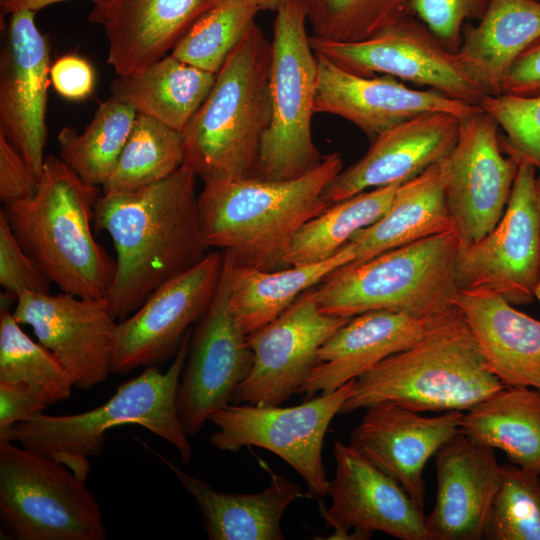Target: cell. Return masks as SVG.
<instances>
[{
  "mask_svg": "<svg viewBox=\"0 0 540 540\" xmlns=\"http://www.w3.org/2000/svg\"><path fill=\"white\" fill-rule=\"evenodd\" d=\"M480 107L497 122L504 154L540 171V96L486 95Z\"/></svg>",
  "mask_w": 540,
  "mask_h": 540,
  "instance_id": "obj_40",
  "label": "cell"
},
{
  "mask_svg": "<svg viewBox=\"0 0 540 540\" xmlns=\"http://www.w3.org/2000/svg\"><path fill=\"white\" fill-rule=\"evenodd\" d=\"M535 191H536V197H537L539 211H540V174L538 177H536Z\"/></svg>",
  "mask_w": 540,
  "mask_h": 540,
  "instance_id": "obj_49",
  "label": "cell"
},
{
  "mask_svg": "<svg viewBox=\"0 0 540 540\" xmlns=\"http://www.w3.org/2000/svg\"><path fill=\"white\" fill-rule=\"evenodd\" d=\"M7 306L0 310V382L21 384L47 405L70 398L72 379L58 358L21 328Z\"/></svg>",
  "mask_w": 540,
  "mask_h": 540,
  "instance_id": "obj_36",
  "label": "cell"
},
{
  "mask_svg": "<svg viewBox=\"0 0 540 540\" xmlns=\"http://www.w3.org/2000/svg\"><path fill=\"white\" fill-rule=\"evenodd\" d=\"M501 94L540 96V38L522 52L505 75Z\"/></svg>",
  "mask_w": 540,
  "mask_h": 540,
  "instance_id": "obj_46",
  "label": "cell"
},
{
  "mask_svg": "<svg viewBox=\"0 0 540 540\" xmlns=\"http://www.w3.org/2000/svg\"><path fill=\"white\" fill-rule=\"evenodd\" d=\"M252 364L247 335L229 305L228 262L224 253L218 288L191 334L177 389L178 416L188 436L197 434L214 411L230 404Z\"/></svg>",
  "mask_w": 540,
  "mask_h": 540,
  "instance_id": "obj_13",
  "label": "cell"
},
{
  "mask_svg": "<svg viewBox=\"0 0 540 540\" xmlns=\"http://www.w3.org/2000/svg\"><path fill=\"white\" fill-rule=\"evenodd\" d=\"M454 304L490 371L505 386L540 390V320L484 289H459Z\"/></svg>",
  "mask_w": 540,
  "mask_h": 540,
  "instance_id": "obj_26",
  "label": "cell"
},
{
  "mask_svg": "<svg viewBox=\"0 0 540 540\" xmlns=\"http://www.w3.org/2000/svg\"><path fill=\"white\" fill-rule=\"evenodd\" d=\"M196 178L183 164L153 185L99 196L94 229L109 234L116 252L114 278L104 299L118 322L207 254Z\"/></svg>",
  "mask_w": 540,
  "mask_h": 540,
  "instance_id": "obj_1",
  "label": "cell"
},
{
  "mask_svg": "<svg viewBox=\"0 0 540 540\" xmlns=\"http://www.w3.org/2000/svg\"><path fill=\"white\" fill-rule=\"evenodd\" d=\"M535 168L520 164L504 214L480 240L460 247L459 289H484L511 305L534 301L540 271V211Z\"/></svg>",
  "mask_w": 540,
  "mask_h": 540,
  "instance_id": "obj_12",
  "label": "cell"
},
{
  "mask_svg": "<svg viewBox=\"0 0 540 540\" xmlns=\"http://www.w3.org/2000/svg\"><path fill=\"white\" fill-rule=\"evenodd\" d=\"M535 298L540 302V271H539V278H538L536 291H535Z\"/></svg>",
  "mask_w": 540,
  "mask_h": 540,
  "instance_id": "obj_50",
  "label": "cell"
},
{
  "mask_svg": "<svg viewBox=\"0 0 540 540\" xmlns=\"http://www.w3.org/2000/svg\"><path fill=\"white\" fill-rule=\"evenodd\" d=\"M336 469L328 481L330 506L321 510L329 539L366 540L383 532L400 540H432L424 509L392 477L350 444L336 441Z\"/></svg>",
  "mask_w": 540,
  "mask_h": 540,
  "instance_id": "obj_17",
  "label": "cell"
},
{
  "mask_svg": "<svg viewBox=\"0 0 540 540\" xmlns=\"http://www.w3.org/2000/svg\"><path fill=\"white\" fill-rule=\"evenodd\" d=\"M505 385L490 371L461 312L355 380L340 413L383 402L415 412L468 411Z\"/></svg>",
  "mask_w": 540,
  "mask_h": 540,
  "instance_id": "obj_6",
  "label": "cell"
},
{
  "mask_svg": "<svg viewBox=\"0 0 540 540\" xmlns=\"http://www.w3.org/2000/svg\"><path fill=\"white\" fill-rule=\"evenodd\" d=\"M245 1L256 6L259 9V11H264V10L275 11L283 0H245Z\"/></svg>",
  "mask_w": 540,
  "mask_h": 540,
  "instance_id": "obj_48",
  "label": "cell"
},
{
  "mask_svg": "<svg viewBox=\"0 0 540 540\" xmlns=\"http://www.w3.org/2000/svg\"><path fill=\"white\" fill-rule=\"evenodd\" d=\"M39 176L22 155L0 135V199L6 204L33 196Z\"/></svg>",
  "mask_w": 540,
  "mask_h": 540,
  "instance_id": "obj_43",
  "label": "cell"
},
{
  "mask_svg": "<svg viewBox=\"0 0 540 540\" xmlns=\"http://www.w3.org/2000/svg\"><path fill=\"white\" fill-rule=\"evenodd\" d=\"M476 26L462 30L461 65L486 95L501 94L509 68L540 38V2L490 0Z\"/></svg>",
  "mask_w": 540,
  "mask_h": 540,
  "instance_id": "obj_29",
  "label": "cell"
},
{
  "mask_svg": "<svg viewBox=\"0 0 540 540\" xmlns=\"http://www.w3.org/2000/svg\"><path fill=\"white\" fill-rule=\"evenodd\" d=\"M355 380L292 407L228 404L210 415L217 430L209 442L220 451L269 450L303 478L311 496L324 497L329 481L322 461L325 434L352 395Z\"/></svg>",
  "mask_w": 540,
  "mask_h": 540,
  "instance_id": "obj_10",
  "label": "cell"
},
{
  "mask_svg": "<svg viewBox=\"0 0 540 540\" xmlns=\"http://www.w3.org/2000/svg\"><path fill=\"white\" fill-rule=\"evenodd\" d=\"M460 247L453 228L344 265L314 288L317 305L323 313L339 317L374 310L419 316L452 312L457 309Z\"/></svg>",
  "mask_w": 540,
  "mask_h": 540,
  "instance_id": "obj_7",
  "label": "cell"
},
{
  "mask_svg": "<svg viewBox=\"0 0 540 540\" xmlns=\"http://www.w3.org/2000/svg\"><path fill=\"white\" fill-rule=\"evenodd\" d=\"M484 538L540 540V474L501 465V484L492 501Z\"/></svg>",
  "mask_w": 540,
  "mask_h": 540,
  "instance_id": "obj_39",
  "label": "cell"
},
{
  "mask_svg": "<svg viewBox=\"0 0 540 540\" xmlns=\"http://www.w3.org/2000/svg\"><path fill=\"white\" fill-rule=\"evenodd\" d=\"M224 252L198 263L157 288L131 315L117 323L112 373L157 365L178 350L189 326L208 309L219 285Z\"/></svg>",
  "mask_w": 540,
  "mask_h": 540,
  "instance_id": "obj_14",
  "label": "cell"
},
{
  "mask_svg": "<svg viewBox=\"0 0 540 540\" xmlns=\"http://www.w3.org/2000/svg\"><path fill=\"white\" fill-rule=\"evenodd\" d=\"M184 161L182 132L137 113L103 193H131L153 185L173 174Z\"/></svg>",
  "mask_w": 540,
  "mask_h": 540,
  "instance_id": "obj_35",
  "label": "cell"
},
{
  "mask_svg": "<svg viewBox=\"0 0 540 540\" xmlns=\"http://www.w3.org/2000/svg\"><path fill=\"white\" fill-rule=\"evenodd\" d=\"M490 0H411L413 12L451 51L457 52L464 22L480 19Z\"/></svg>",
  "mask_w": 540,
  "mask_h": 540,
  "instance_id": "obj_41",
  "label": "cell"
},
{
  "mask_svg": "<svg viewBox=\"0 0 540 540\" xmlns=\"http://www.w3.org/2000/svg\"><path fill=\"white\" fill-rule=\"evenodd\" d=\"M309 42L315 53L358 75L392 76L472 105L480 106L486 96L457 53L408 15L360 42H334L313 35Z\"/></svg>",
  "mask_w": 540,
  "mask_h": 540,
  "instance_id": "obj_11",
  "label": "cell"
},
{
  "mask_svg": "<svg viewBox=\"0 0 540 540\" xmlns=\"http://www.w3.org/2000/svg\"><path fill=\"white\" fill-rule=\"evenodd\" d=\"M272 44L254 22L183 130L185 161L204 183L254 177L271 120Z\"/></svg>",
  "mask_w": 540,
  "mask_h": 540,
  "instance_id": "obj_4",
  "label": "cell"
},
{
  "mask_svg": "<svg viewBox=\"0 0 540 540\" xmlns=\"http://www.w3.org/2000/svg\"><path fill=\"white\" fill-rule=\"evenodd\" d=\"M14 317L32 328L69 373L74 387L89 390L112 372L118 321L104 298H83L25 291L17 298Z\"/></svg>",
  "mask_w": 540,
  "mask_h": 540,
  "instance_id": "obj_18",
  "label": "cell"
},
{
  "mask_svg": "<svg viewBox=\"0 0 540 540\" xmlns=\"http://www.w3.org/2000/svg\"><path fill=\"white\" fill-rule=\"evenodd\" d=\"M434 457L436 500L425 519L432 540L484 538L491 504L501 484L495 449L460 431Z\"/></svg>",
  "mask_w": 540,
  "mask_h": 540,
  "instance_id": "obj_24",
  "label": "cell"
},
{
  "mask_svg": "<svg viewBox=\"0 0 540 540\" xmlns=\"http://www.w3.org/2000/svg\"><path fill=\"white\" fill-rule=\"evenodd\" d=\"M50 81L63 98L80 101L92 94L95 74L88 60L76 54H67L51 65Z\"/></svg>",
  "mask_w": 540,
  "mask_h": 540,
  "instance_id": "obj_44",
  "label": "cell"
},
{
  "mask_svg": "<svg viewBox=\"0 0 540 540\" xmlns=\"http://www.w3.org/2000/svg\"><path fill=\"white\" fill-rule=\"evenodd\" d=\"M398 186L363 191L333 203L304 223L283 256V267L313 264L333 257L356 232L386 213Z\"/></svg>",
  "mask_w": 540,
  "mask_h": 540,
  "instance_id": "obj_33",
  "label": "cell"
},
{
  "mask_svg": "<svg viewBox=\"0 0 540 540\" xmlns=\"http://www.w3.org/2000/svg\"><path fill=\"white\" fill-rule=\"evenodd\" d=\"M536 1H538V0H536Z\"/></svg>",
  "mask_w": 540,
  "mask_h": 540,
  "instance_id": "obj_51",
  "label": "cell"
},
{
  "mask_svg": "<svg viewBox=\"0 0 540 540\" xmlns=\"http://www.w3.org/2000/svg\"><path fill=\"white\" fill-rule=\"evenodd\" d=\"M447 175L446 157L399 185L386 213L348 241L353 260L347 265L365 262L386 251L453 229L444 197Z\"/></svg>",
  "mask_w": 540,
  "mask_h": 540,
  "instance_id": "obj_28",
  "label": "cell"
},
{
  "mask_svg": "<svg viewBox=\"0 0 540 540\" xmlns=\"http://www.w3.org/2000/svg\"><path fill=\"white\" fill-rule=\"evenodd\" d=\"M460 119L446 112H429L384 131L367 152L342 169L325 187L329 204L366 190L401 185L442 161L458 139Z\"/></svg>",
  "mask_w": 540,
  "mask_h": 540,
  "instance_id": "obj_22",
  "label": "cell"
},
{
  "mask_svg": "<svg viewBox=\"0 0 540 540\" xmlns=\"http://www.w3.org/2000/svg\"><path fill=\"white\" fill-rule=\"evenodd\" d=\"M459 312L457 308L446 314L419 316L374 310L353 316L319 348L317 364L298 393L312 397L333 392L383 359L412 347Z\"/></svg>",
  "mask_w": 540,
  "mask_h": 540,
  "instance_id": "obj_23",
  "label": "cell"
},
{
  "mask_svg": "<svg viewBox=\"0 0 540 540\" xmlns=\"http://www.w3.org/2000/svg\"><path fill=\"white\" fill-rule=\"evenodd\" d=\"M224 253L228 262L229 305L247 336L272 322L305 291L353 260L347 244L327 260L277 270L238 265Z\"/></svg>",
  "mask_w": 540,
  "mask_h": 540,
  "instance_id": "obj_30",
  "label": "cell"
},
{
  "mask_svg": "<svg viewBox=\"0 0 540 540\" xmlns=\"http://www.w3.org/2000/svg\"><path fill=\"white\" fill-rule=\"evenodd\" d=\"M64 1H70V0H11L5 5L1 6V19L3 18V15L10 14L17 10L27 9L32 10L35 12H38L39 10ZM92 2H96L97 0H89Z\"/></svg>",
  "mask_w": 540,
  "mask_h": 540,
  "instance_id": "obj_47",
  "label": "cell"
},
{
  "mask_svg": "<svg viewBox=\"0 0 540 540\" xmlns=\"http://www.w3.org/2000/svg\"><path fill=\"white\" fill-rule=\"evenodd\" d=\"M37 12L10 13L0 56V135L40 177L47 140L50 47Z\"/></svg>",
  "mask_w": 540,
  "mask_h": 540,
  "instance_id": "obj_19",
  "label": "cell"
},
{
  "mask_svg": "<svg viewBox=\"0 0 540 540\" xmlns=\"http://www.w3.org/2000/svg\"><path fill=\"white\" fill-rule=\"evenodd\" d=\"M463 415L449 411L426 417L395 402L383 401L367 408L351 433L350 445L396 480L424 509V467L449 438L460 432Z\"/></svg>",
  "mask_w": 540,
  "mask_h": 540,
  "instance_id": "obj_21",
  "label": "cell"
},
{
  "mask_svg": "<svg viewBox=\"0 0 540 540\" xmlns=\"http://www.w3.org/2000/svg\"><path fill=\"white\" fill-rule=\"evenodd\" d=\"M98 186L47 155L36 193L4 204L15 237L51 283L83 298H105L116 261L93 236Z\"/></svg>",
  "mask_w": 540,
  "mask_h": 540,
  "instance_id": "obj_3",
  "label": "cell"
},
{
  "mask_svg": "<svg viewBox=\"0 0 540 540\" xmlns=\"http://www.w3.org/2000/svg\"><path fill=\"white\" fill-rule=\"evenodd\" d=\"M460 431L540 474V390L504 386L463 415Z\"/></svg>",
  "mask_w": 540,
  "mask_h": 540,
  "instance_id": "obj_32",
  "label": "cell"
},
{
  "mask_svg": "<svg viewBox=\"0 0 540 540\" xmlns=\"http://www.w3.org/2000/svg\"><path fill=\"white\" fill-rule=\"evenodd\" d=\"M258 12L256 6L245 0H221L186 32L170 54L202 70L218 73Z\"/></svg>",
  "mask_w": 540,
  "mask_h": 540,
  "instance_id": "obj_37",
  "label": "cell"
},
{
  "mask_svg": "<svg viewBox=\"0 0 540 540\" xmlns=\"http://www.w3.org/2000/svg\"><path fill=\"white\" fill-rule=\"evenodd\" d=\"M192 331L183 337L169 368L161 372L148 366L123 382L103 405L73 415L39 416L16 423L8 440L47 455L84 480L89 456H99L107 430L120 425H139L173 445L184 463L192 449L177 411V389L187 359Z\"/></svg>",
  "mask_w": 540,
  "mask_h": 540,
  "instance_id": "obj_5",
  "label": "cell"
},
{
  "mask_svg": "<svg viewBox=\"0 0 540 540\" xmlns=\"http://www.w3.org/2000/svg\"><path fill=\"white\" fill-rule=\"evenodd\" d=\"M275 12L271 120L260 146L254 177L285 181L311 172L324 156L312 138L318 64L306 29L304 0H283Z\"/></svg>",
  "mask_w": 540,
  "mask_h": 540,
  "instance_id": "obj_8",
  "label": "cell"
},
{
  "mask_svg": "<svg viewBox=\"0 0 540 540\" xmlns=\"http://www.w3.org/2000/svg\"><path fill=\"white\" fill-rule=\"evenodd\" d=\"M503 154L491 115L481 109L460 119L444 197L461 246L483 238L504 214L519 165Z\"/></svg>",
  "mask_w": 540,
  "mask_h": 540,
  "instance_id": "obj_15",
  "label": "cell"
},
{
  "mask_svg": "<svg viewBox=\"0 0 540 540\" xmlns=\"http://www.w3.org/2000/svg\"><path fill=\"white\" fill-rule=\"evenodd\" d=\"M315 54L318 64L315 113L339 116L372 139L424 113L446 112L463 119L482 109L433 89L409 88L392 76L358 75Z\"/></svg>",
  "mask_w": 540,
  "mask_h": 540,
  "instance_id": "obj_20",
  "label": "cell"
},
{
  "mask_svg": "<svg viewBox=\"0 0 540 540\" xmlns=\"http://www.w3.org/2000/svg\"><path fill=\"white\" fill-rule=\"evenodd\" d=\"M0 285L15 298L25 291L50 293V280L22 248L0 211Z\"/></svg>",
  "mask_w": 540,
  "mask_h": 540,
  "instance_id": "obj_42",
  "label": "cell"
},
{
  "mask_svg": "<svg viewBox=\"0 0 540 540\" xmlns=\"http://www.w3.org/2000/svg\"><path fill=\"white\" fill-rule=\"evenodd\" d=\"M46 407L47 404L26 386L0 382V440H8L16 423L43 414Z\"/></svg>",
  "mask_w": 540,
  "mask_h": 540,
  "instance_id": "obj_45",
  "label": "cell"
},
{
  "mask_svg": "<svg viewBox=\"0 0 540 540\" xmlns=\"http://www.w3.org/2000/svg\"><path fill=\"white\" fill-rule=\"evenodd\" d=\"M411 0H304L312 35L334 42H360L409 12Z\"/></svg>",
  "mask_w": 540,
  "mask_h": 540,
  "instance_id": "obj_38",
  "label": "cell"
},
{
  "mask_svg": "<svg viewBox=\"0 0 540 540\" xmlns=\"http://www.w3.org/2000/svg\"><path fill=\"white\" fill-rule=\"evenodd\" d=\"M0 514L18 540H104L100 504L68 467L0 440Z\"/></svg>",
  "mask_w": 540,
  "mask_h": 540,
  "instance_id": "obj_9",
  "label": "cell"
},
{
  "mask_svg": "<svg viewBox=\"0 0 540 540\" xmlns=\"http://www.w3.org/2000/svg\"><path fill=\"white\" fill-rule=\"evenodd\" d=\"M137 111L111 95L96 108L82 132L64 126L57 135L59 157L85 182L104 185L132 130Z\"/></svg>",
  "mask_w": 540,
  "mask_h": 540,
  "instance_id": "obj_34",
  "label": "cell"
},
{
  "mask_svg": "<svg viewBox=\"0 0 540 540\" xmlns=\"http://www.w3.org/2000/svg\"><path fill=\"white\" fill-rule=\"evenodd\" d=\"M216 75L168 54L136 73L117 76L111 92L137 113L183 132L210 93Z\"/></svg>",
  "mask_w": 540,
  "mask_h": 540,
  "instance_id": "obj_31",
  "label": "cell"
},
{
  "mask_svg": "<svg viewBox=\"0 0 540 540\" xmlns=\"http://www.w3.org/2000/svg\"><path fill=\"white\" fill-rule=\"evenodd\" d=\"M221 0H97L88 21L107 39L117 76L136 73L170 54L186 32Z\"/></svg>",
  "mask_w": 540,
  "mask_h": 540,
  "instance_id": "obj_25",
  "label": "cell"
},
{
  "mask_svg": "<svg viewBox=\"0 0 540 540\" xmlns=\"http://www.w3.org/2000/svg\"><path fill=\"white\" fill-rule=\"evenodd\" d=\"M343 169L339 153L323 157L311 172L285 181L251 177L204 183L198 195L202 236L235 264L284 268L283 256L299 228L330 205L327 184Z\"/></svg>",
  "mask_w": 540,
  "mask_h": 540,
  "instance_id": "obj_2",
  "label": "cell"
},
{
  "mask_svg": "<svg viewBox=\"0 0 540 540\" xmlns=\"http://www.w3.org/2000/svg\"><path fill=\"white\" fill-rule=\"evenodd\" d=\"M314 288L305 291L269 324L247 336L253 364L232 400L279 406L299 391L323 343L352 317L323 313Z\"/></svg>",
  "mask_w": 540,
  "mask_h": 540,
  "instance_id": "obj_16",
  "label": "cell"
},
{
  "mask_svg": "<svg viewBox=\"0 0 540 540\" xmlns=\"http://www.w3.org/2000/svg\"><path fill=\"white\" fill-rule=\"evenodd\" d=\"M176 476L201 510L210 540H282L284 512L302 497L300 486L271 473V483L250 494L219 492L209 483L187 474L147 444L141 442Z\"/></svg>",
  "mask_w": 540,
  "mask_h": 540,
  "instance_id": "obj_27",
  "label": "cell"
}]
</instances>
